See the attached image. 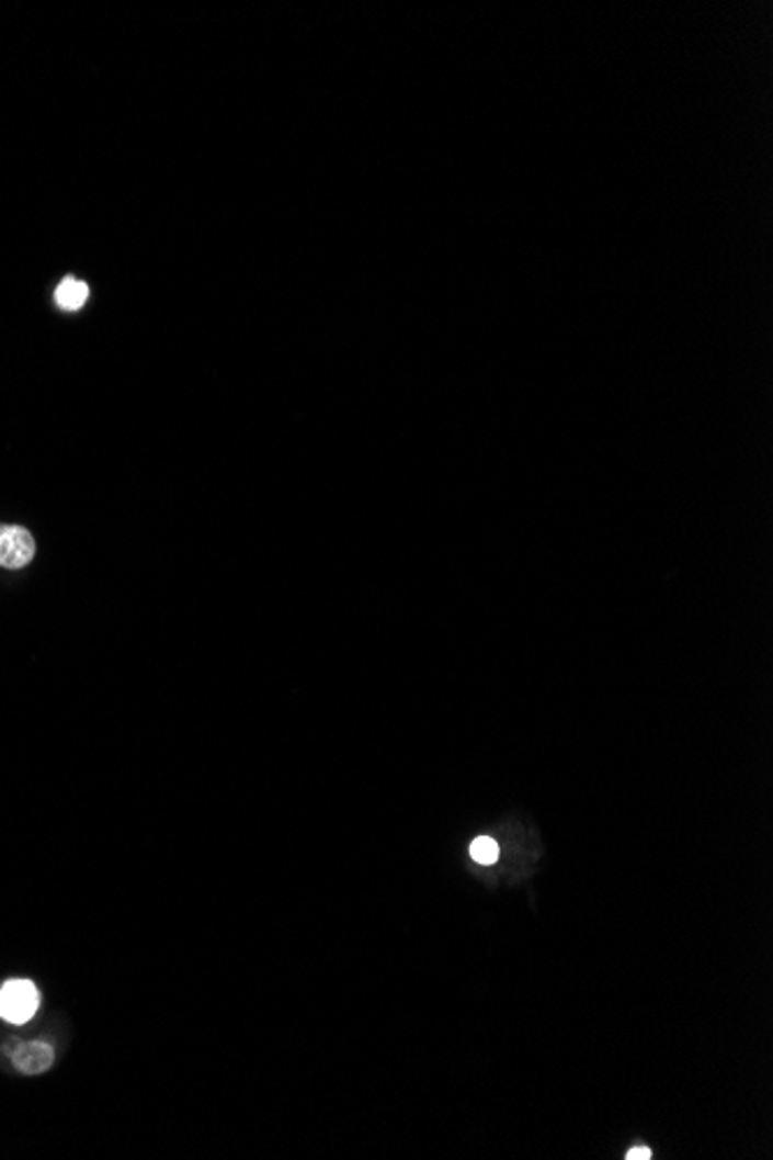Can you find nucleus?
Segmentation results:
<instances>
[{
  "instance_id": "4",
  "label": "nucleus",
  "mask_w": 773,
  "mask_h": 1160,
  "mask_svg": "<svg viewBox=\"0 0 773 1160\" xmlns=\"http://www.w3.org/2000/svg\"><path fill=\"white\" fill-rule=\"evenodd\" d=\"M91 297V290L89 285L75 279V277H66L58 285H56V292H54V302L60 311H79L83 308V304L89 302Z\"/></svg>"
},
{
  "instance_id": "3",
  "label": "nucleus",
  "mask_w": 773,
  "mask_h": 1160,
  "mask_svg": "<svg viewBox=\"0 0 773 1160\" xmlns=\"http://www.w3.org/2000/svg\"><path fill=\"white\" fill-rule=\"evenodd\" d=\"M10 1057H12V1063H14V1068L19 1072L42 1074V1072H47L54 1066L56 1051H54V1047L49 1043L31 1040V1043L14 1045V1049L10 1051Z\"/></svg>"
},
{
  "instance_id": "5",
  "label": "nucleus",
  "mask_w": 773,
  "mask_h": 1160,
  "mask_svg": "<svg viewBox=\"0 0 773 1160\" xmlns=\"http://www.w3.org/2000/svg\"><path fill=\"white\" fill-rule=\"evenodd\" d=\"M470 857L477 861V864H493L498 859V846L493 838H487V836H479L473 841L470 846Z\"/></svg>"
},
{
  "instance_id": "2",
  "label": "nucleus",
  "mask_w": 773,
  "mask_h": 1160,
  "mask_svg": "<svg viewBox=\"0 0 773 1160\" xmlns=\"http://www.w3.org/2000/svg\"><path fill=\"white\" fill-rule=\"evenodd\" d=\"M37 552L35 538L19 523H0V567L19 571L26 567Z\"/></svg>"
},
{
  "instance_id": "6",
  "label": "nucleus",
  "mask_w": 773,
  "mask_h": 1160,
  "mask_svg": "<svg viewBox=\"0 0 773 1160\" xmlns=\"http://www.w3.org/2000/svg\"><path fill=\"white\" fill-rule=\"evenodd\" d=\"M646 1158H651V1149L635 1147L628 1151V1160H646Z\"/></svg>"
},
{
  "instance_id": "1",
  "label": "nucleus",
  "mask_w": 773,
  "mask_h": 1160,
  "mask_svg": "<svg viewBox=\"0 0 773 1160\" xmlns=\"http://www.w3.org/2000/svg\"><path fill=\"white\" fill-rule=\"evenodd\" d=\"M39 989L31 980H8L0 987V1020L21 1026L37 1015Z\"/></svg>"
}]
</instances>
